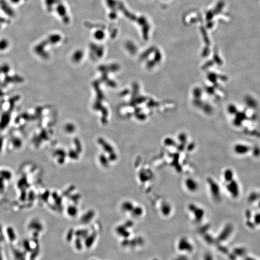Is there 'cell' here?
<instances>
[{
  "label": "cell",
  "instance_id": "7a4b0ae2",
  "mask_svg": "<svg viewBox=\"0 0 260 260\" xmlns=\"http://www.w3.org/2000/svg\"><path fill=\"white\" fill-rule=\"evenodd\" d=\"M75 245V247L76 249L79 250V251H80L83 248L82 242H81V240H80V239H76Z\"/></svg>",
  "mask_w": 260,
  "mask_h": 260
},
{
  "label": "cell",
  "instance_id": "3957f363",
  "mask_svg": "<svg viewBox=\"0 0 260 260\" xmlns=\"http://www.w3.org/2000/svg\"></svg>",
  "mask_w": 260,
  "mask_h": 260
},
{
  "label": "cell",
  "instance_id": "6da1fadb",
  "mask_svg": "<svg viewBox=\"0 0 260 260\" xmlns=\"http://www.w3.org/2000/svg\"><path fill=\"white\" fill-rule=\"evenodd\" d=\"M95 236L92 235L89 237L85 241V246L87 248H90L92 246L93 242L95 241Z\"/></svg>",
  "mask_w": 260,
  "mask_h": 260
}]
</instances>
